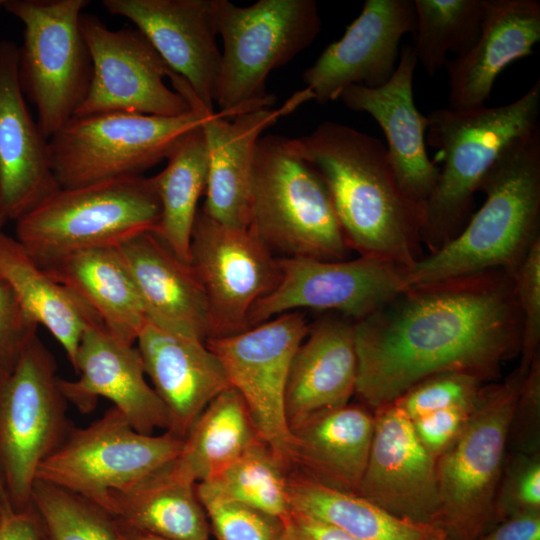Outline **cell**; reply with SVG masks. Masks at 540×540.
Masks as SVG:
<instances>
[{
	"instance_id": "obj_20",
	"label": "cell",
	"mask_w": 540,
	"mask_h": 540,
	"mask_svg": "<svg viewBox=\"0 0 540 540\" xmlns=\"http://www.w3.org/2000/svg\"><path fill=\"white\" fill-rule=\"evenodd\" d=\"M105 9L130 20L168 68L214 110L221 52L210 16V0H104Z\"/></svg>"
},
{
	"instance_id": "obj_23",
	"label": "cell",
	"mask_w": 540,
	"mask_h": 540,
	"mask_svg": "<svg viewBox=\"0 0 540 540\" xmlns=\"http://www.w3.org/2000/svg\"><path fill=\"white\" fill-rule=\"evenodd\" d=\"M314 100L308 89L297 91L279 108H262L228 119L215 111L202 123L208 153L206 200L201 209L231 226L250 224V198L255 150L262 132L303 103Z\"/></svg>"
},
{
	"instance_id": "obj_34",
	"label": "cell",
	"mask_w": 540,
	"mask_h": 540,
	"mask_svg": "<svg viewBox=\"0 0 540 540\" xmlns=\"http://www.w3.org/2000/svg\"><path fill=\"white\" fill-rule=\"evenodd\" d=\"M208 153L202 124L190 130L153 176L161 216L154 233L180 260L189 263L198 200L205 194Z\"/></svg>"
},
{
	"instance_id": "obj_2",
	"label": "cell",
	"mask_w": 540,
	"mask_h": 540,
	"mask_svg": "<svg viewBox=\"0 0 540 540\" xmlns=\"http://www.w3.org/2000/svg\"><path fill=\"white\" fill-rule=\"evenodd\" d=\"M296 142L326 183L350 249L406 269L424 256V209L403 192L378 138L325 121Z\"/></svg>"
},
{
	"instance_id": "obj_24",
	"label": "cell",
	"mask_w": 540,
	"mask_h": 540,
	"mask_svg": "<svg viewBox=\"0 0 540 540\" xmlns=\"http://www.w3.org/2000/svg\"><path fill=\"white\" fill-rule=\"evenodd\" d=\"M136 343L151 386L169 413L168 432L184 439L207 404L230 386L225 371L204 341L148 320Z\"/></svg>"
},
{
	"instance_id": "obj_31",
	"label": "cell",
	"mask_w": 540,
	"mask_h": 540,
	"mask_svg": "<svg viewBox=\"0 0 540 540\" xmlns=\"http://www.w3.org/2000/svg\"><path fill=\"white\" fill-rule=\"evenodd\" d=\"M0 278L10 286L28 319L44 326L61 344L73 366L83 333L102 324L97 314L4 232L0 234Z\"/></svg>"
},
{
	"instance_id": "obj_41",
	"label": "cell",
	"mask_w": 540,
	"mask_h": 540,
	"mask_svg": "<svg viewBox=\"0 0 540 540\" xmlns=\"http://www.w3.org/2000/svg\"><path fill=\"white\" fill-rule=\"evenodd\" d=\"M517 302L522 317L519 368L526 372L540 353V239L513 273Z\"/></svg>"
},
{
	"instance_id": "obj_10",
	"label": "cell",
	"mask_w": 540,
	"mask_h": 540,
	"mask_svg": "<svg viewBox=\"0 0 540 540\" xmlns=\"http://www.w3.org/2000/svg\"><path fill=\"white\" fill-rule=\"evenodd\" d=\"M87 0H5L3 7L24 26L18 46V81L37 110L48 140L75 114L92 79V59L80 29Z\"/></svg>"
},
{
	"instance_id": "obj_44",
	"label": "cell",
	"mask_w": 540,
	"mask_h": 540,
	"mask_svg": "<svg viewBox=\"0 0 540 540\" xmlns=\"http://www.w3.org/2000/svg\"><path fill=\"white\" fill-rule=\"evenodd\" d=\"M37 327L23 312L10 286L0 278V375L14 367L37 335Z\"/></svg>"
},
{
	"instance_id": "obj_28",
	"label": "cell",
	"mask_w": 540,
	"mask_h": 540,
	"mask_svg": "<svg viewBox=\"0 0 540 540\" xmlns=\"http://www.w3.org/2000/svg\"><path fill=\"white\" fill-rule=\"evenodd\" d=\"M373 432L374 414L361 403L317 412L291 429L292 470L358 494Z\"/></svg>"
},
{
	"instance_id": "obj_17",
	"label": "cell",
	"mask_w": 540,
	"mask_h": 540,
	"mask_svg": "<svg viewBox=\"0 0 540 540\" xmlns=\"http://www.w3.org/2000/svg\"><path fill=\"white\" fill-rule=\"evenodd\" d=\"M415 24L413 0H366L344 35L302 73L306 88L326 104L353 85L382 86L395 72L402 37Z\"/></svg>"
},
{
	"instance_id": "obj_38",
	"label": "cell",
	"mask_w": 540,
	"mask_h": 540,
	"mask_svg": "<svg viewBox=\"0 0 540 540\" xmlns=\"http://www.w3.org/2000/svg\"><path fill=\"white\" fill-rule=\"evenodd\" d=\"M485 381L459 371L441 372L419 381L393 403L411 421L426 414L474 401Z\"/></svg>"
},
{
	"instance_id": "obj_26",
	"label": "cell",
	"mask_w": 540,
	"mask_h": 540,
	"mask_svg": "<svg viewBox=\"0 0 540 540\" xmlns=\"http://www.w3.org/2000/svg\"><path fill=\"white\" fill-rule=\"evenodd\" d=\"M540 41L538 0H485L482 29L474 46L446 62L451 109L485 106L500 73L533 52Z\"/></svg>"
},
{
	"instance_id": "obj_29",
	"label": "cell",
	"mask_w": 540,
	"mask_h": 540,
	"mask_svg": "<svg viewBox=\"0 0 540 540\" xmlns=\"http://www.w3.org/2000/svg\"><path fill=\"white\" fill-rule=\"evenodd\" d=\"M107 512L134 530L169 540H210L207 514L196 483L174 460L136 483L108 494Z\"/></svg>"
},
{
	"instance_id": "obj_3",
	"label": "cell",
	"mask_w": 540,
	"mask_h": 540,
	"mask_svg": "<svg viewBox=\"0 0 540 540\" xmlns=\"http://www.w3.org/2000/svg\"><path fill=\"white\" fill-rule=\"evenodd\" d=\"M479 191L481 208L455 238L406 270V288L492 269L514 273L540 239V126L504 148Z\"/></svg>"
},
{
	"instance_id": "obj_6",
	"label": "cell",
	"mask_w": 540,
	"mask_h": 540,
	"mask_svg": "<svg viewBox=\"0 0 540 540\" xmlns=\"http://www.w3.org/2000/svg\"><path fill=\"white\" fill-rule=\"evenodd\" d=\"M210 16L223 40L214 102L228 119L271 108L269 73L308 48L322 27L314 0H259L246 7L210 0Z\"/></svg>"
},
{
	"instance_id": "obj_27",
	"label": "cell",
	"mask_w": 540,
	"mask_h": 540,
	"mask_svg": "<svg viewBox=\"0 0 540 540\" xmlns=\"http://www.w3.org/2000/svg\"><path fill=\"white\" fill-rule=\"evenodd\" d=\"M116 248L134 281L147 320L205 342L211 335L209 304L192 265L180 260L152 232Z\"/></svg>"
},
{
	"instance_id": "obj_51",
	"label": "cell",
	"mask_w": 540,
	"mask_h": 540,
	"mask_svg": "<svg viewBox=\"0 0 540 540\" xmlns=\"http://www.w3.org/2000/svg\"><path fill=\"white\" fill-rule=\"evenodd\" d=\"M5 0H0V9L3 7Z\"/></svg>"
},
{
	"instance_id": "obj_15",
	"label": "cell",
	"mask_w": 540,
	"mask_h": 540,
	"mask_svg": "<svg viewBox=\"0 0 540 540\" xmlns=\"http://www.w3.org/2000/svg\"><path fill=\"white\" fill-rule=\"evenodd\" d=\"M190 255L208 299L209 338L248 329L251 310L277 283V257L250 226L220 223L201 208L192 231Z\"/></svg>"
},
{
	"instance_id": "obj_1",
	"label": "cell",
	"mask_w": 540,
	"mask_h": 540,
	"mask_svg": "<svg viewBox=\"0 0 540 540\" xmlns=\"http://www.w3.org/2000/svg\"><path fill=\"white\" fill-rule=\"evenodd\" d=\"M354 330L355 395L372 412L437 373L493 380L521 348L513 274L492 269L407 287Z\"/></svg>"
},
{
	"instance_id": "obj_22",
	"label": "cell",
	"mask_w": 540,
	"mask_h": 540,
	"mask_svg": "<svg viewBox=\"0 0 540 540\" xmlns=\"http://www.w3.org/2000/svg\"><path fill=\"white\" fill-rule=\"evenodd\" d=\"M17 68V44L0 41V211L13 221L60 188L48 140L26 105Z\"/></svg>"
},
{
	"instance_id": "obj_40",
	"label": "cell",
	"mask_w": 540,
	"mask_h": 540,
	"mask_svg": "<svg viewBox=\"0 0 540 540\" xmlns=\"http://www.w3.org/2000/svg\"><path fill=\"white\" fill-rule=\"evenodd\" d=\"M216 540H282L284 522L236 502L201 503Z\"/></svg>"
},
{
	"instance_id": "obj_8",
	"label": "cell",
	"mask_w": 540,
	"mask_h": 540,
	"mask_svg": "<svg viewBox=\"0 0 540 540\" xmlns=\"http://www.w3.org/2000/svg\"><path fill=\"white\" fill-rule=\"evenodd\" d=\"M191 110L165 117L130 112L73 116L48 139L60 188L140 176L167 159L180 140L215 112L193 97Z\"/></svg>"
},
{
	"instance_id": "obj_50",
	"label": "cell",
	"mask_w": 540,
	"mask_h": 540,
	"mask_svg": "<svg viewBox=\"0 0 540 540\" xmlns=\"http://www.w3.org/2000/svg\"><path fill=\"white\" fill-rule=\"evenodd\" d=\"M7 221V217L0 211V234L3 232L4 225Z\"/></svg>"
},
{
	"instance_id": "obj_7",
	"label": "cell",
	"mask_w": 540,
	"mask_h": 540,
	"mask_svg": "<svg viewBox=\"0 0 540 540\" xmlns=\"http://www.w3.org/2000/svg\"><path fill=\"white\" fill-rule=\"evenodd\" d=\"M160 216L152 177H122L59 188L15 221L16 240L44 268L79 251L155 233Z\"/></svg>"
},
{
	"instance_id": "obj_5",
	"label": "cell",
	"mask_w": 540,
	"mask_h": 540,
	"mask_svg": "<svg viewBox=\"0 0 540 540\" xmlns=\"http://www.w3.org/2000/svg\"><path fill=\"white\" fill-rule=\"evenodd\" d=\"M249 226L279 257L343 260L350 250L327 185L296 138L267 134L258 140Z\"/></svg>"
},
{
	"instance_id": "obj_46",
	"label": "cell",
	"mask_w": 540,
	"mask_h": 540,
	"mask_svg": "<svg viewBox=\"0 0 540 540\" xmlns=\"http://www.w3.org/2000/svg\"><path fill=\"white\" fill-rule=\"evenodd\" d=\"M476 540H540V512L511 516L495 524Z\"/></svg>"
},
{
	"instance_id": "obj_14",
	"label": "cell",
	"mask_w": 540,
	"mask_h": 540,
	"mask_svg": "<svg viewBox=\"0 0 540 540\" xmlns=\"http://www.w3.org/2000/svg\"><path fill=\"white\" fill-rule=\"evenodd\" d=\"M277 263V283L251 310L248 328L301 309L335 312L357 321L406 289L407 269L376 258L277 257Z\"/></svg>"
},
{
	"instance_id": "obj_36",
	"label": "cell",
	"mask_w": 540,
	"mask_h": 540,
	"mask_svg": "<svg viewBox=\"0 0 540 540\" xmlns=\"http://www.w3.org/2000/svg\"><path fill=\"white\" fill-rule=\"evenodd\" d=\"M416 24L413 51L417 62L434 76L448 53L465 55L479 38L485 0H413Z\"/></svg>"
},
{
	"instance_id": "obj_13",
	"label": "cell",
	"mask_w": 540,
	"mask_h": 540,
	"mask_svg": "<svg viewBox=\"0 0 540 540\" xmlns=\"http://www.w3.org/2000/svg\"><path fill=\"white\" fill-rule=\"evenodd\" d=\"M308 329L304 314L291 311L205 341L229 385L244 400L260 438L290 470L292 434L285 415V391L293 355Z\"/></svg>"
},
{
	"instance_id": "obj_12",
	"label": "cell",
	"mask_w": 540,
	"mask_h": 540,
	"mask_svg": "<svg viewBox=\"0 0 540 540\" xmlns=\"http://www.w3.org/2000/svg\"><path fill=\"white\" fill-rule=\"evenodd\" d=\"M183 439L168 431H136L116 408L84 428L73 427L38 467L40 480L107 509L108 494L126 488L175 460Z\"/></svg>"
},
{
	"instance_id": "obj_43",
	"label": "cell",
	"mask_w": 540,
	"mask_h": 540,
	"mask_svg": "<svg viewBox=\"0 0 540 540\" xmlns=\"http://www.w3.org/2000/svg\"><path fill=\"white\" fill-rule=\"evenodd\" d=\"M478 397L474 401L441 409L411 421L417 439L433 458L437 460L460 436L475 409Z\"/></svg>"
},
{
	"instance_id": "obj_45",
	"label": "cell",
	"mask_w": 540,
	"mask_h": 540,
	"mask_svg": "<svg viewBox=\"0 0 540 540\" xmlns=\"http://www.w3.org/2000/svg\"><path fill=\"white\" fill-rule=\"evenodd\" d=\"M283 522L282 540H356L338 527L294 509Z\"/></svg>"
},
{
	"instance_id": "obj_16",
	"label": "cell",
	"mask_w": 540,
	"mask_h": 540,
	"mask_svg": "<svg viewBox=\"0 0 540 540\" xmlns=\"http://www.w3.org/2000/svg\"><path fill=\"white\" fill-rule=\"evenodd\" d=\"M80 29L93 72L88 93L74 116L130 112L172 117L191 110L166 85L170 69L138 29L112 30L86 13L80 16Z\"/></svg>"
},
{
	"instance_id": "obj_35",
	"label": "cell",
	"mask_w": 540,
	"mask_h": 540,
	"mask_svg": "<svg viewBox=\"0 0 540 540\" xmlns=\"http://www.w3.org/2000/svg\"><path fill=\"white\" fill-rule=\"evenodd\" d=\"M290 469L260 440L227 466L196 483L201 503L236 502L284 521L292 512L288 477Z\"/></svg>"
},
{
	"instance_id": "obj_18",
	"label": "cell",
	"mask_w": 540,
	"mask_h": 540,
	"mask_svg": "<svg viewBox=\"0 0 540 540\" xmlns=\"http://www.w3.org/2000/svg\"><path fill=\"white\" fill-rule=\"evenodd\" d=\"M373 414L374 432L358 495L396 517L435 526L441 507L437 460L393 402Z\"/></svg>"
},
{
	"instance_id": "obj_33",
	"label": "cell",
	"mask_w": 540,
	"mask_h": 540,
	"mask_svg": "<svg viewBox=\"0 0 540 540\" xmlns=\"http://www.w3.org/2000/svg\"><path fill=\"white\" fill-rule=\"evenodd\" d=\"M260 440L244 400L229 386L193 422L174 465L180 474L198 483Z\"/></svg>"
},
{
	"instance_id": "obj_25",
	"label": "cell",
	"mask_w": 540,
	"mask_h": 540,
	"mask_svg": "<svg viewBox=\"0 0 540 540\" xmlns=\"http://www.w3.org/2000/svg\"><path fill=\"white\" fill-rule=\"evenodd\" d=\"M354 322L329 312L309 326L287 378L285 415L290 430L317 412L349 403L355 394Z\"/></svg>"
},
{
	"instance_id": "obj_32",
	"label": "cell",
	"mask_w": 540,
	"mask_h": 540,
	"mask_svg": "<svg viewBox=\"0 0 540 540\" xmlns=\"http://www.w3.org/2000/svg\"><path fill=\"white\" fill-rule=\"evenodd\" d=\"M292 509L328 522L356 540H449L438 527L396 517L358 494L346 493L291 470Z\"/></svg>"
},
{
	"instance_id": "obj_21",
	"label": "cell",
	"mask_w": 540,
	"mask_h": 540,
	"mask_svg": "<svg viewBox=\"0 0 540 540\" xmlns=\"http://www.w3.org/2000/svg\"><path fill=\"white\" fill-rule=\"evenodd\" d=\"M417 64L412 46L405 45L395 72L385 84L376 88L350 86L338 100L350 110L368 113L378 123L400 187L424 209L440 168L430 160L426 150L427 116L414 103L413 78Z\"/></svg>"
},
{
	"instance_id": "obj_42",
	"label": "cell",
	"mask_w": 540,
	"mask_h": 540,
	"mask_svg": "<svg viewBox=\"0 0 540 540\" xmlns=\"http://www.w3.org/2000/svg\"><path fill=\"white\" fill-rule=\"evenodd\" d=\"M508 452H540V353L530 363L519 388L510 419Z\"/></svg>"
},
{
	"instance_id": "obj_49",
	"label": "cell",
	"mask_w": 540,
	"mask_h": 540,
	"mask_svg": "<svg viewBox=\"0 0 540 540\" xmlns=\"http://www.w3.org/2000/svg\"><path fill=\"white\" fill-rule=\"evenodd\" d=\"M12 512L8 496L0 480V527Z\"/></svg>"
},
{
	"instance_id": "obj_19",
	"label": "cell",
	"mask_w": 540,
	"mask_h": 540,
	"mask_svg": "<svg viewBox=\"0 0 540 540\" xmlns=\"http://www.w3.org/2000/svg\"><path fill=\"white\" fill-rule=\"evenodd\" d=\"M72 367L78 378L58 377V386L81 413L92 412L98 399L105 398L136 431L152 435L156 429L169 430V413L146 380L137 347L116 339L102 324L83 333Z\"/></svg>"
},
{
	"instance_id": "obj_47",
	"label": "cell",
	"mask_w": 540,
	"mask_h": 540,
	"mask_svg": "<svg viewBox=\"0 0 540 540\" xmlns=\"http://www.w3.org/2000/svg\"><path fill=\"white\" fill-rule=\"evenodd\" d=\"M0 540H40L32 508L25 512H12L0 527Z\"/></svg>"
},
{
	"instance_id": "obj_30",
	"label": "cell",
	"mask_w": 540,
	"mask_h": 540,
	"mask_svg": "<svg viewBox=\"0 0 540 540\" xmlns=\"http://www.w3.org/2000/svg\"><path fill=\"white\" fill-rule=\"evenodd\" d=\"M42 269L81 298L113 337L136 343L147 316L117 248L79 251Z\"/></svg>"
},
{
	"instance_id": "obj_9",
	"label": "cell",
	"mask_w": 540,
	"mask_h": 540,
	"mask_svg": "<svg viewBox=\"0 0 540 540\" xmlns=\"http://www.w3.org/2000/svg\"><path fill=\"white\" fill-rule=\"evenodd\" d=\"M525 373L517 367L504 381L485 385L462 433L436 461L441 507L435 526L449 540H476L492 526L510 419Z\"/></svg>"
},
{
	"instance_id": "obj_48",
	"label": "cell",
	"mask_w": 540,
	"mask_h": 540,
	"mask_svg": "<svg viewBox=\"0 0 540 540\" xmlns=\"http://www.w3.org/2000/svg\"><path fill=\"white\" fill-rule=\"evenodd\" d=\"M114 520L116 523L119 540H169L134 530L118 522L115 518Z\"/></svg>"
},
{
	"instance_id": "obj_37",
	"label": "cell",
	"mask_w": 540,
	"mask_h": 540,
	"mask_svg": "<svg viewBox=\"0 0 540 540\" xmlns=\"http://www.w3.org/2000/svg\"><path fill=\"white\" fill-rule=\"evenodd\" d=\"M31 508L40 540H119L109 512L52 484L35 480Z\"/></svg>"
},
{
	"instance_id": "obj_11",
	"label": "cell",
	"mask_w": 540,
	"mask_h": 540,
	"mask_svg": "<svg viewBox=\"0 0 540 540\" xmlns=\"http://www.w3.org/2000/svg\"><path fill=\"white\" fill-rule=\"evenodd\" d=\"M56 368L35 335L14 367L0 375V480L13 512L31 509L39 465L74 427Z\"/></svg>"
},
{
	"instance_id": "obj_39",
	"label": "cell",
	"mask_w": 540,
	"mask_h": 540,
	"mask_svg": "<svg viewBox=\"0 0 540 540\" xmlns=\"http://www.w3.org/2000/svg\"><path fill=\"white\" fill-rule=\"evenodd\" d=\"M528 512H540V452H507L494 498L491 527Z\"/></svg>"
},
{
	"instance_id": "obj_4",
	"label": "cell",
	"mask_w": 540,
	"mask_h": 540,
	"mask_svg": "<svg viewBox=\"0 0 540 540\" xmlns=\"http://www.w3.org/2000/svg\"><path fill=\"white\" fill-rule=\"evenodd\" d=\"M540 80L517 100L473 109L439 108L427 116L429 146L443 162L424 207L422 244L429 254L455 238L471 218L481 181L504 148L539 127Z\"/></svg>"
}]
</instances>
